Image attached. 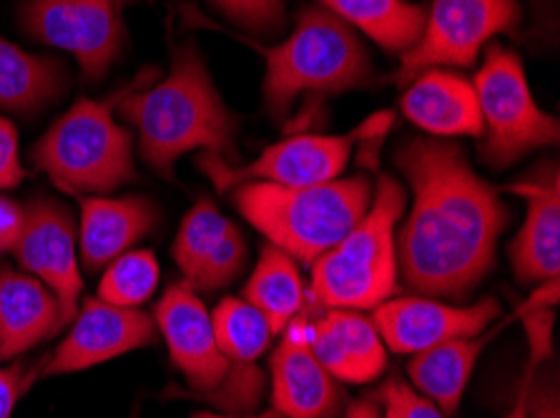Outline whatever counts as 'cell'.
Instances as JSON below:
<instances>
[{
  "label": "cell",
  "mask_w": 560,
  "mask_h": 418,
  "mask_svg": "<svg viewBox=\"0 0 560 418\" xmlns=\"http://www.w3.org/2000/svg\"><path fill=\"white\" fill-rule=\"evenodd\" d=\"M397 166L415 195L395 238L405 284L432 298H465L493 268L511 211L455 143L412 139Z\"/></svg>",
  "instance_id": "cell-1"
},
{
  "label": "cell",
  "mask_w": 560,
  "mask_h": 418,
  "mask_svg": "<svg viewBox=\"0 0 560 418\" xmlns=\"http://www.w3.org/2000/svg\"><path fill=\"white\" fill-rule=\"evenodd\" d=\"M118 114L139 131L143 160L164 178L174 176L176 160L189 151L219 153L229 164L236 160V118L194 46L176 48L166 79L124 96Z\"/></svg>",
  "instance_id": "cell-2"
},
{
  "label": "cell",
  "mask_w": 560,
  "mask_h": 418,
  "mask_svg": "<svg viewBox=\"0 0 560 418\" xmlns=\"http://www.w3.org/2000/svg\"><path fill=\"white\" fill-rule=\"evenodd\" d=\"M234 206L271 246L312 266L360 224L375 199L368 176L335 178L319 186L284 189L271 183H242Z\"/></svg>",
  "instance_id": "cell-3"
},
{
  "label": "cell",
  "mask_w": 560,
  "mask_h": 418,
  "mask_svg": "<svg viewBox=\"0 0 560 418\" xmlns=\"http://www.w3.org/2000/svg\"><path fill=\"white\" fill-rule=\"evenodd\" d=\"M405 203L402 186L393 176H380L375 199L360 224L312 263V309L372 311L400 291L395 238Z\"/></svg>",
  "instance_id": "cell-4"
},
{
  "label": "cell",
  "mask_w": 560,
  "mask_h": 418,
  "mask_svg": "<svg viewBox=\"0 0 560 418\" xmlns=\"http://www.w3.org/2000/svg\"><path fill=\"white\" fill-rule=\"evenodd\" d=\"M267 63L265 106L271 118H284L294 98L335 96L372 81V61L354 28L332 11L304 8L290 38L279 46H257Z\"/></svg>",
  "instance_id": "cell-5"
},
{
  "label": "cell",
  "mask_w": 560,
  "mask_h": 418,
  "mask_svg": "<svg viewBox=\"0 0 560 418\" xmlns=\"http://www.w3.org/2000/svg\"><path fill=\"white\" fill-rule=\"evenodd\" d=\"M114 104L81 98L33 146V164L68 193H108L136 178L131 133L114 121Z\"/></svg>",
  "instance_id": "cell-6"
},
{
  "label": "cell",
  "mask_w": 560,
  "mask_h": 418,
  "mask_svg": "<svg viewBox=\"0 0 560 418\" xmlns=\"http://www.w3.org/2000/svg\"><path fill=\"white\" fill-rule=\"evenodd\" d=\"M154 321L174 366L201 398L207 396L229 411L252 414L259 406L265 373L254 363H234L222 354L211 313L189 284L168 286L156 303Z\"/></svg>",
  "instance_id": "cell-7"
},
{
  "label": "cell",
  "mask_w": 560,
  "mask_h": 418,
  "mask_svg": "<svg viewBox=\"0 0 560 418\" xmlns=\"http://www.w3.org/2000/svg\"><path fill=\"white\" fill-rule=\"evenodd\" d=\"M482 118V160L493 168H508L530 151L556 146L558 118L540 110L533 98L523 63L513 50L488 46L486 63L475 79Z\"/></svg>",
  "instance_id": "cell-8"
},
{
  "label": "cell",
  "mask_w": 560,
  "mask_h": 418,
  "mask_svg": "<svg viewBox=\"0 0 560 418\" xmlns=\"http://www.w3.org/2000/svg\"><path fill=\"white\" fill-rule=\"evenodd\" d=\"M389 123H393V116L382 114L347 135H292V139L279 141L277 146H269L259 158L244 166H234L219 153L203 151L197 158V166L219 193H229L242 183H271L284 186V189L319 186L335 181L350 160L352 148L360 141L387 131Z\"/></svg>",
  "instance_id": "cell-9"
},
{
  "label": "cell",
  "mask_w": 560,
  "mask_h": 418,
  "mask_svg": "<svg viewBox=\"0 0 560 418\" xmlns=\"http://www.w3.org/2000/svg\"><path fill=\"white\" fill-rule=\"evenodd\" d=\"M521 19L517 0H432L420 40L402 53L395 83L405 88L430 68H468L486 43Z\"/></svg>",
  "instance_id": "cell-10"
},
{
  "label": "cell",
  "mask_w": 560,
  "mask_h": 418,
  "mask_svg": "<svg viewBox=\"0 0 560 418\" xmlns=\"http://www.w3.org/2000/svg\"><path fill=\"white\" fill-rule=\"evenodd\" d=\"M21 21L33 38L66 50L86 81H101L121 56L124 23L116 0H25Z\"/></svg>",
  "instance_id": "cell-11"
},
{
  "label": "cell",
  "mask_w": 560,
  "mask_h": 418,
  "mask_svg": "<svg viewBox=\"0 0 560 418\" xmlns=\"http://www.w3.org/2000/svg\"><path fill=\"white\" fill-rule=\"evenodd\" d=\"M23 211V228L11 253L25 273L54 291L61 306V326H66L79 313L83 291L71 213L46 199L33 201Z\"/></svg>",
  "instance_id": "cell-12"
},
{
  "label": "cell",
  "mask_w": 560,
  "mask_h": 418,
  "mask_svg": "<svg viewBox=\"0 0 560 418\" xmlns=\"http://www.w3.org/2000/svg\"><path fill=\"white\" fill-rule=\"evenodd\" d=\"M372 323L389 351L420 354L453 338H475L486 334L500 315L495 298H482L475 306H447L432 298H389L372 309Z\"/></svg>",
  "instance_id": "cell-13"
},
{
  "label": "cell",
  "mask_w": 560,
  "mask_h": 418,
  "mask_svg": "<svg viewBox=\"0 0 560 418\" xmlns=\"http://www.w3.org/2000/svg\"><path fill=\"white\" fill-rule=\"evenodd\" d=\"M156 331L154 315L91 298L81 313H75L71 331L48 358L40 377H63L93 369L141 346H151L156 341Z\"/></svg>",
  "instance_id": "cell-14"
},
{
  "label": "cell",
  "mask_w": 560,
  "mask_h": 418,
  "mask_svg": "<svg viewBox=\"0 0 560 418\" xmlns=\"http://www.w3.org/2000/svg\"><path fill=\"white\" fill-rule=\"evenodd\" d=\"M508 191L528 201V218L511 246L517 280H556L560 271V178L556 166L540 168L528 181Z\"/></svg>",
  "instance_id": "cell-15"
},
{
  "label": "cell",
  "mask_w": 560,
  "mask_h": 418,
  "mask_svg": "<svg viewBox=\"0 0 560 418\" xmlns=\"http://www.w3.org/2000/svg\"><path fill=\"white\" fill-rule=\"evenodd\" d=\"M310 351L329 377L345 383L375 381L387 366L375 323L360 311L335 309L314 321Z\"/></svg>",
  "instance_id": "cell-16"
},
{
  "label": "cell",
  "mask_w": 560,
  "mask_h": 418,
  "mask_svg": "<svg viewBox=\"0 0 560 418\" xmlns=\"http://www.w3.org/2000/svg\"><path fill=\"white\" fill-rule=\"evenodd\" d=\"M402 114L432 135H480L482 118L475 85L460 73L430 68L407 83Z\"/></svg>",
  "instance_id": "cell-17"
},
{
  "label": "cell",
  "mask_w": 560,
  "mask_h": 418,
  "mask_svg": "<svg viewBox=\"0 0 560 418\" xmlns=\"http://www.w3.org/2000/svg\"><path fill=\"white\" fill-rule=\"evenodd\" d=\"M61 329V306L46 284L25 271L0 268V361L23 356Z\"/></svg>",
  "instance_id": "cell-18"
},
{
  "label": "cell",
  "mask_w": 560,
  "mask_h": 418,
  "mask_svg": "<svg viewBox=\"0 0 560 418\" xmlns=\"http://www.w3.org/2000/svg\"><path fill=\"white\" fill-rule=\"evenodd\" d=\"M159 224L156 206L139 195L129 199L81 201V261L86 271L106 268L118 255L131 251Z\"/></svg>",
  "instance_id": "cell-19"
},
{
  "label": "cell",
  "mask_w": 560,
  "mask_h": 418,
  "mask_svg": "<svg viewBox=\"0 0 560 418\" xmlns=\"http://www.w3.org/2000/svg\"><path fill=\"white\" fill-rule=\"evenodd\" d=\"M271 408L284 418H337L342 394L310 348L282 341L271 354Z\"/></svg>",
  "instance_id": "cell-20"
},
{
  "label": "cell",
  "mask_w": 560,
  "mask_h": 418,
  "mask_svg": "<svg viewBox=\"0 0 560 418\" xmlns=\"http://www.w3.org/2000/svg\"><path fill=\"white\" fill-rule=\"evenodd\" d=\"M490 336L453 338L415 354L410 363V379L440 411L453 414L460 406L465 389L478 363V356L488 346Z\"/></svg>",
  "instance_id": "cell-21"
},
{
  "label": "cell",
  "mask_w": 560,
  "mask_h": 418,
  "mask_svg": "<svg viewBox=\"0 0 560 418\" xmlns=\"http://www.w3.org/2000/svg\"><path fill=\"white\" fill-rule=\"evenodd\" d=\"M68 71L54 58L31 56L0 38V108L13 114H36L61 96Z\"/></svg>",
  "instance_id": "cell-22"
},
{
  "label": "cell",
  "mask_w": 560,
  "mask_h": 418,
  "mask_svg": "<svg viewBox=\"0 0 560 418\" xmlns=\"http://www.w3.org/2000/svg\"><path fill=\"white\" fill-rule=\"evenodd\" d=\"M244 301L265 313L275 334H282L287 323L307 309V288L292 255L267 243L244 286Z\"/></svg>",
  "instance_id": "cell-23"
},
{
  "label": "cell",
  "mask_w": 560,
  "mask_h": 418,
  "mask_svg": "<svg viewBox=\"0 0 560 418\" xmlns=\"http://www.w3.org/2000/svg\"><path fill=\"white\" fill-rule=\"evenodd\" d=\"M327 11L342 19L350 28L393 53H407L420 40L428 11L407 0H319Z\"/></svg>",
  "instance_id": "cell-24"
},
{
  "label": "cell",
  "mask_w": 560,
  "mask_h": 418,
  "mask_svg": "<svg viewBox=\"0 0 560 418\" xmlns=\"http://www.w3.org/2000/svg\"><path fill=\"white\" fill-rule=\"evenodd\" d=\"M217 344L222 354L234 363H254L271 344V331L265 313L254 309L244 298H224L211 311Z\"/></svg>",
  "instance_id": "cell-25"
},
{
  "label": "cell",
  "mask_w": 560,
  "mask_h": 418,
  "mask_svg": "<svg viewBox=\"0 0 560 418\" xmlns=\"http://www.w3.org/2000/svg\"><path fill=\"white\" fill-rule=\"evenodd\" d=\"M159 286V261L149 249L126 251L106 266L98 284V298L106 303L139 309Z\"/></svg>",
  "instance_id": "cell-26"
},
{
  "label": "cell",
  "mask_w": 560,
  "mask_h": 418,
  "mask_svg": "<svg viewBox=\"0 0 560 418\" xmlns=\"http://www.w3.org/2000/svg\"><path fill=\"white\" fill-rule=\"evenodd\" d=\"M226 226L229 220L219 213V208L209 199L197 201V206L186 213L184 224L174 241L176 266L184 271L186 280L194 276V271L201 266L207 253L214 249V243L222 238Z\"/></svg>",
  "instance_id": "cell-27"
},
{
  "label": "cell",
  "mask_w": 560,
  "mask_h": 418,
  "mask_svg": "<svg viewBox=\"0 0 560 418\" xmlns=\"http://www.w3.org/2000/svg\"><path fill=\"white\" fill-rule=\"evenodd\" d=\"M247 238L232 220H229L222 238L214 243V249L207 253V259L201 261V266L194 271V276L186 280L194 291L214 294L219 288L232 286L236 278L242 276L244 266H247Z\"/></svg>",
  "instance_id": "cell-28"
},
{
  "label": "cell",
  "mask_w": 560,
  "mask_h": 418,
  "mask_svg": "<svg viewBox=\"0 0 560 418\" xmlns=\"http://www.w3.org/2000/svg\"><path fill=\"white\" fill-rule=\"evenodd\" d=\"M229 21L254 36H275L284 25V0H211Z\"/></svg>",
  "instance_id": "cell-29"
},
{
  "label": "cell",
  "mask_w": 560,
  "mask_h": 418,
  "mask_svg": "<svg viewBox=\"0 0 560 418\" xmlns=\"http://www.w3.org/2000/svg\"><path fill=\"white\" fill-rule=\"evenodd\" d=\"M382 418H447L440 408L418 394L412 386H407L400 379H389L385 389L380 391Z\"/></svg>",
  "instance_id": "cell-30"
},
{
  "label": "cell",
  "mask_w": 560,
  "mask_h": 418,
  "mask_svg": "<svg viewBox=\"0 0 560 418\" xmlns=\"http://www.w3.org/2000/svg\"><path fill=\"white\" fill-rule=\"evenodd\" d=\"M23 166L19 156V133L15 126L0 118V191L15 189L23 181Z\"/></svg>",
  "instance_id": "cell-31"
},
{
  "label": "cell",
  "mask_w": 560,
  "mask_h": 418,
  "mask_svg": "<svg viewBox=\"0 0 560 418\" xmlns=\"http://www.w3.org/2000/svg\"><path fill=\"white\" fill-rule=\"evenodd\" d=\"M25 366L13 363L8 369H0V418H11L15 404L25 394Z\"/></svg>",
  "instance_id": "cell-32"
},
{
  "label": "cell",
  "mask_w": 560,
  "mask_h": 418,
  "mask_svg": "<svg viewBox=\"0 0 560 418\" xmlns=\"http://www.w3.org/2000/svg\"><path fill=\"white\" fill-rule=\"evenodd\" d=\"M25 211L0 195V251H11L19 241Z\"/></svg>",
  "instance_id": "cell-33"
},
{
  "label": "cell",
  "mask_w": 560,
  "mask_h": 418,
  "mask_svg": "<svg viewBox=\"0 0 560 418\" xmlns=\"http://www.w3.org/2000/svg\"><path fill=\"white\" fill-rule=\"evenodd\" d=\"M528 414L530 418H560V404L558 391L550 386H540L528 394Z\"/></svg>",
  "instance_id": "cell-34"
},
{
  "label": "cell",
  "mask_w": 560,
  "mask_h": 418,
  "mask_svg": "<svg viewBox=\"0 0 560 418\" xmlns=\"http://www.w3.org/2000/svg\"><path fill=\"white\" fill-rule=\"evenodd\" d=\"M538 369V361H533L530 358V363H528V379H525V383H523V389H521V396H517V404H515V408L511 414H508L505 418H530V414H528V394H530V381H533V371Z\"/></svg>",
  "instance_id": "cell-35"
},
{
  "label": "cell",
  "mask_w": 560,
  "mask_h": 418,
  "mask_svg": "<svg viewBox=\"0 0 560 418\" xmlns=\"http://www.w3.org/2000/svg\"><path fill=\"white\" fill-rule=\"evenodd\" d=\"M345 418H382V408L377 401L362 398L358 404L350 406V411H347Z\"/></svg>",
  "instance_id": "cell-36"
},
{
  "label": "cell",
  "mask_w": 560,
  "mask_h": 418,
  "mask_svg": "<svg viewBox=\"0 0 560 418\" xmlns=\"http://www.w3.org/2000/svg\"><path fill=\"white\" fill-rule=\"evenodd\" d=\"M194 418H284L282 414H277L275 408L265 414H247V416H217V414H197Z\"/></svg>",
  "instance_id": "cell-37"
}]
</instances>
